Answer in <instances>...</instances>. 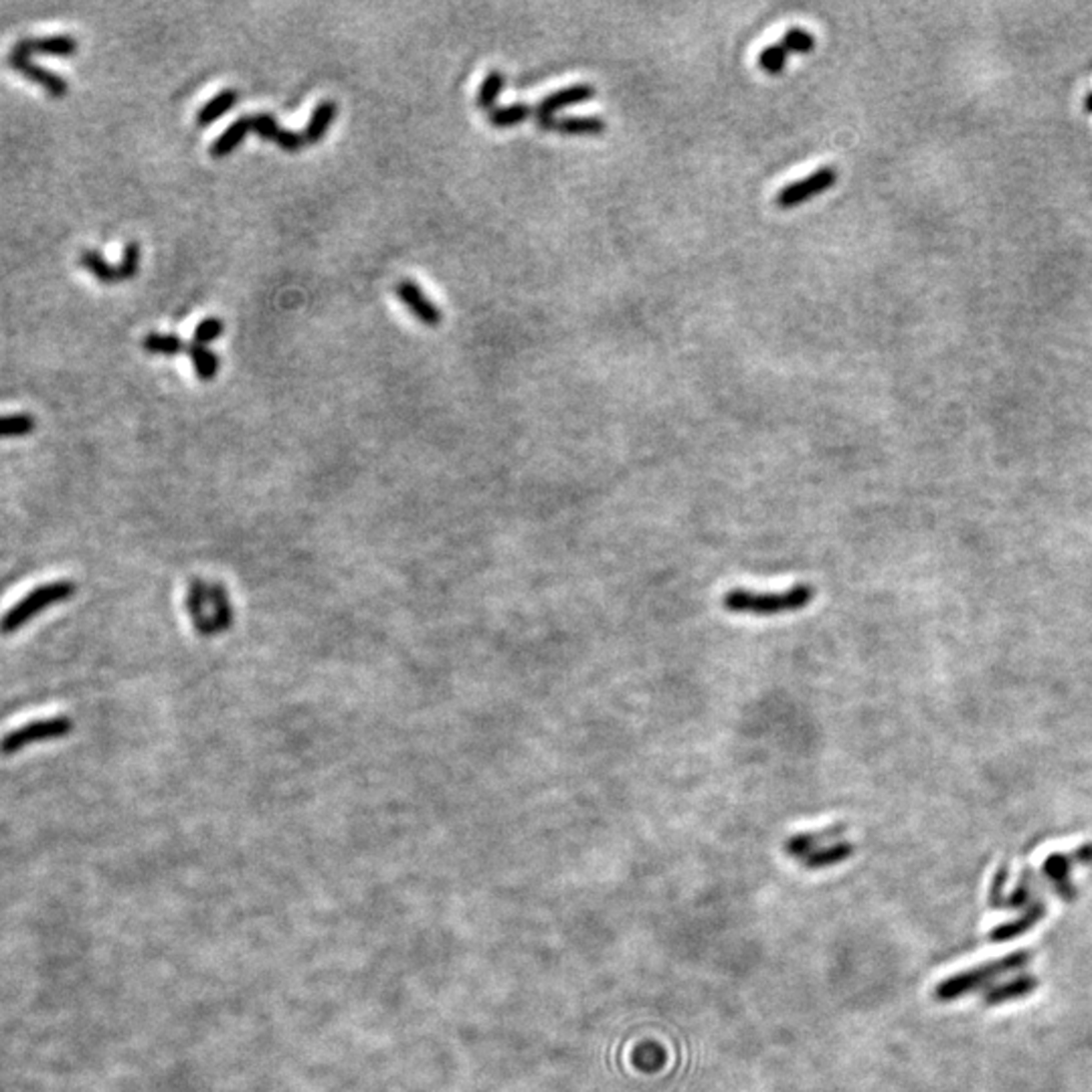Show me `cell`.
Returning <instances> with one entry per match:
<instances>
[{"mask_svg":"<svg viewBox=\"0 0 1092 1092\" xmlns=\"http://www.w3.org/2000/svg\"><path fill=\"white\" fill-rule=\"evenodd\" d=\"M336 114H339V106H336L332 100L320 102V104L314 108V112H312V116H310V120H308V124H306V130L302 132L304 138H306V144H316V142H320V140L326 136L330 124L336 120Z\"/></svg>","mask_w":1092,"mask_h":1092,"instance_id":"obj_16","label":"cell"},{"mask_svg":"<svg viewBox=\"0 0 1092 1092\" xmlns=\"http://www.w3.org/2000/svg\"><path fill=\"white\" fill-rule=\"evenodd\" d=\"M837 181V171L833 166H821L817 168L815 173H811L809 177L801 179V181H795L787 187H783L777 197H775V203L777 207L781 209H793L797 205H803L807 203L809 199L825 193L827 189H831Z\"/></svg>","mask_w":1092,"mask_h":1092,"instance_id":"obj_6","label":"cell"},{"mask_svg":"<svg viewBox=\"0 0 1092 1092\" xmlns=\"http://www.w3.org/2000/svg\"><path fill=\"white\" fill-rule=\"evenodd\" d=\"M1092 862V844H1086L1082 848H1078L1076 852L1072 854H1052L1044 866H1042V872L1044 876L1048 878V882L1052 884L1054 892L1064 898V900H1074L1076 896V888L1072 884V878H1070V872L1074 866L1078 864H1090Z\"/></svg>","mask_w":1092,"mask_h":1092,"instance_id":"obj_5","label":"cell"},{"mask_svg":"<svg viewBox=\"0 0 1092 1092\" xmlns=\"http://www.w3.org/2000/svg\"><path fill=\"white\" fill-rule=\"evenodd\" d=\"M815 597V589L809 582H797L787 591L779 593H759L748 589H730L722 605L728 613L734 615H752V617H777L785 613H795L805 609Z\"/></svg>","mask_w":1092,"mask_h":1092,"instance_id":"obj_1","label":"cell"},{"mask_svg":"<svg viewBox=\"0 0 1092 1092\" xmlns=\"http://www.w3.org/2000/svg\"><path fill=\"white\" fill-rule=\"evenodd\" d=\"M251 132V124H249V118H239L235 120L213 144H211V156L213 158H223V156H229L231 152H235V148L245 140V136Z\"/></svg>","mask_w":1092,"mask_h":1092,"instance_id":"obj_17","label":"cell"},{"mask_svg":"<svg viewBox=\"0 0 1092 1092\" xmlns=\"http://www.w3.org/2000/svg\"><path fill=\"white\" fill-rule=\"evenodd\" d=\"M781 45L789 51V53H811L813 47H815V39L809 31L801 29V27H791L783 39H781Z\"/></svg>","mask_w":1092,"mask_h":1092,"instance_id":"obj_28","label":"cell"},{"mask_svg":"<svg viewBox=\"0 0 1092 1092\" xmlns=\"http://www.w3.org/2000/svg\"><path fill=\"white\" fill-rule=\"evenodd\" d=\"M249 124H251V132H256L260 138L264 140H272L276 142L282 128L278 124V120L272 116V114H256L249 118Z\"/></svg>","mask_w":1092,"mask_h":1092,"instance_id":"obj_30","label":"cell"},{"mask_svg":"<svg viewBox=\"0 0 1092 1092\" xmlns=\"http://www.w3.org/2000/svg\"><path fill=\"white\" fill-rule=\"evenodd\" d=\"M276 144H278L282 150H286V152H300V150L304 148V144H306V138H304V134H300V132L282 128V132H280Z\"/></svg>","mask_w":1092,"mask_h":1092,"instance_id":"obj_31","label":"cell"},{"mask_svg":"<svg viewBox=\"0 0 1092 1092\" xmlns=\"http://www.w3.org/2000/svg\"><path fill=\"white\" fill-rule=\"evenodd\" d=\"M7 63H9L11 69H15V71H19L21 75H25L27 79L39 83L41 88H45V90H47L51 96H55V98L65 96L67 90H69V83H67V79H65L63 75H59V73H55V71H51V69H45V67H41V65H37V63H35L29 55H25V53H19V51L11 49V53L7 55Z\"/></svg>","mask_w":1092,"mask_h":1092,"instance_id":"obj_7","label":"cell"},{"mask_svg":"<svg viewBox=\"0 0 1092 1092\" xmlns=\"http://www.w3.org/2000/svg\"><path fill=\"white\" fill-rule=\"evenodd\" d=\"M142 347L144 351L152 355H166V357H175L185 351V343L179 334H158V332L148 334Z\"/></svg>","mask_w":1092,"mask_h":1092,"instance_id":"obj_23","label":"cell"},{"mask_svg":"<svg viewBox=\"0 0 1092 1092\" xmlns=\"http://www.w3.org/2000/svg\"><path fill=\"white\" fill-rule=\"evenodd\" d=\"M77 39L69 33H55V35H43V37H23L15 43V51L19 53H25V55H33V53H43V55H59V57H69V55H75L77 53Z\"/></svg>","mask_w":1092,"mask_h":1092,"instance_id":"obj_11","label":"cell"},{"mask_svg":"<svg viewBox=\"0 0 1092 1092\" xmlns=\"http://www.w3.org/2000/svg\"><path fill=\"white\" fill-rule=\"evenodd\" d=\"M73 724L67 716H53L27 722L0 738V754H15L33 742L63 738L71 732Z\"/></svg>","mask_w":1092,"mask_h":1092,"instance_id":"obj_4","label":"cell"},{"mask_svg":"<svg viewBox=\"0 0 1092 1092\" xmlns=\"http://www.w3.org/2000/svg\"><path fill=\"white\" fill-rule=\"evenodd\" d=\"M593 96H595L593 86H589V83H576V86H570V88L558 90L554 94H548L539 104V108H535V116L537 118L554 116V112H558L562 108H568V106H574V104H582L586 100H591Z\"/></svg>","mask_w":1092,"mask_h":1092,"instance_id":"obj_14","label":"cell"},{"mask_svg":"<svg viewBox=\"0 0 1092 1092\" xmlns=\"http://www.w3.org/2000/svg\"><path fill=\"white\" fill-rule=\"evenodd\" d=\"M189 357H191V363L195 367V373L201 381H213L221 369V361L219 357L209 351L207 347H199V345H191L189 349Z\"/></svg>","mask_w":1092,"mask_h":1092,"instance_id":"obj_21","label":"cell"},{"mask_svg":"<svg viewBox=\"0 0 1092 1092\" xmlns=\"http://www.w3.org/2000/svg\"><path fill=\"white\" fill-rule=\"evenodd\" d=\"M1032 959H1034L1032 951H1014L1001 959L983 963L979 967H973L969 971H961L957 975L943 979L935 987L933 995L937 1001L949 1003L977 991H987L989 987H993V981H997L999 977L1026 969L1032 963Z\"/></svg>","mask_w":1092,"mask_h":1092,"instance_id":"obj_2","label":"cell"},{"mask_svg":"<svg viewBox=\"0 0 1092 1092\" xmlns=\"http://www.w3.org/2000/svg\"><path fill=\"white\" fill-rule=\"evenodd\" d=\"M395 294L399 296V300L407 306V310L422 322L424 326H430V328H438L444 320V314L442 310L436 306V302H432L424 288L411 282V280H403L397 284L395 288Z\"/></svg>","mask_w":1092,"mask_h":1092,"instance_id":"obj_8","label":"cell"},{"mask_svg":"<svg viewBox=\"0 0 1092 1092\" xmlns=\"http://www.w3.org/2000/svg\"><path fill=\"white\" fill-rule=\"evenodd\" d=\"M35 417L29 413L0 415V440L3 438H21L35 432Z\"/></svg>","mask_w":1092,"mask_h":1092,"instance_id":"obj_24","label":"cell"},{"mask_svg":"<svg viewBox=\"0 0 1092 1092\" xmlns=\"http://www.w3.org/2000/svg\"><path fill=\"white\" fill-rule=\"evenodd\" d=\"M787 57H789V51L781 43L769 45L759 53V67L769 75H779L785 71Z\"/></svg>","mask_w":1092,"mask_h":1092,"instance_id":"obj_26","label":"cell"},{"mask_svg":"<svg viewBox=\"0 0 1092 1092\" xmlns=\"http://www.w3.org/2000/svg\"><path fill=\"white\" fill-rule=\"evenodd\" d=\"M1084 110H1086L1088 114H1092V92L1084 98Z\"/></svg>","mask_w":1092,"mask_h":1092,"instance_id":"obj_32","label":"cell"},{"mask_svg":"<svg viewBox=\"0 0 1092 1092\" xmlns=\"http://www.w3.org/2000/svg\"><path fill=\"white\" fill-rule=\"evenodd\" d=\"M1034 884H1032V878L1028 874L1022 876V880L1018 882V886L1012 890V894H1007L1001 902V910H1026L1032 902H1034Z\"/></svg>","mask_w":1092,"mask_h":1092,"instance_id":"obj_25","label":"cell"},{"mask_svg":"<svg viewBox=\"0 0 1092 1092\" xmlns=\"http://www.w3.org/2000/svg\"><path fill=\"white\" fill-rule=\"evenodd\" d=\"M75 584L67 578L51 580L47 584L37 586L31 593H27L21 601H17L3 617H0V633L11 635L19 631L23 625H27L33 617L43 613L45 609L65 603L71 595H75Z\"/></svg>","mask_w":1092,"mask_h":1092,"instance_id":"obj_3","label":"cell"},{"mask_svg":"<svg viewBox=\"0 0 1092 1092\" xmlns=\"http://www.w3.org/2000/svg\"><path fill=\"white\" fill-rule=\"evenodd\" d=\"M140 260H142V247H140V243H138V241L126 243L124 254H122V262H120V266H118L120 282L132 280V278L138 276V272H140Z\"/></svg>","mask_w":1092,"mask_h":1092,"instance_id":"obj_27","label":"cell"},{"mask_svg":"<svg viewBox=\"0 0 1092 1092\" xmlns=\"http://www.w3.org/2000/svg\"><path fill=\"white\" fill-rule=\"evenodd\" d=\"M846 823H835V825H829L825 829H819V831H807V833H797L793 837L787 839L785 844V852L795 858V860H801L805 858L807 854L815 852L817 848L821 846H827V844H833V842H839V839L844 837L846 833Z\"/></svg>","mask_w":1092,"mask_h":1092,"instance_id":"obj_9","label":"cell"},{"mask_svg":"<svg viewBox=\"0 0 1092 1092\" xmlns=\"http://www.w3.org/2000/svg\"><path fill=\"white\" fill-rule=\"evenodd\" d=\"M79 264L81 268H86L98 282L102 284H116L120 282V276H118V268H114L112 264H108L104 260V256L100 254V251L96 249H83L81 256H79Z\"/></svg>","mask_w":1092,"mask_h":1092,"instance_id":"obj_18","label":"cell"},{"mask_svg":"<svg viewBox=\"0 0 1092 1092\" xmlns=\"http://www.w3.org/2000/svg\"><path fill=\"white\" fill-rule=\"evenodd\" d=\"M239 102V94L235 90H223L219 92L213 100H209L197 114V124L199 126H209L213 122H217L219 118H223L235 104Z\"/></svg>","mask_w":1092,"mask_h":1092,"instance_id":"obj_19","label":"cell"},{"mask_svg":"<svg viewBox=\"0 0 1092 1092\" xmlns=\"http://www.w3.org/2000/svg\"><path fill=\"white\" fill-rule=\"evenodd\" d=\"M504 83H507V77H504L502 71H490L486 75V79L482 81L480 86V92H478V98H476V104L478 108L486 110V112H492L496 110V102L504 90Z\"/></svg>","mask_w":1092,"mask_h":1092,"instance_id":"obj_22","label":"cell"},{"mask_svg":"<svg viewBox=\"0 0 1092 1092\" xmlns=\"http://www.w3.org/2000/svg\"><path fill=\"white\" fill-rule=\"evenodd\" d=\"M223 332H225V322L221 318H205L195 328V345L207 347L213 341H217Z\"/></svg>","mask_w":1092,"mask_h":1092,"instance_id":"obj_29","label":"cell"},{"mask_svg":"<svg viewBox=\"0 0 1092 1092\" xmlns=\"http://www.w3.org/2000/svg\"><path fill=\"white\" fill-rule=\"evenodd\" d=\"M1046 916V902L1036 898L1024 912L1020 918L1012 920V922H1005V925H999L995 927L991 933H989V941L991 943H1007V941H1014L1022 935H1026L1028 931H1032L1038 922Z\"/></svg>","mask_w":1092,"mask_h":1092,"instance_id":"obj_12","label":"cell"},{"mask_svg":"<svg viewBox=\"0 0 1092 1092\" xmlns=\"http://www.w3.org/2000/svg\"><path fill=\"white\" fill-rule=\"evenodd\" d=\"M854 852H856L854 844L844 842V839H839V842H833V844H827V846L817 848L815 852L807 854V856L801 858L799 862H801L807 870H821V868H831V866H837V864L846 862Z\"/></svg>","mask_w":1092,"mask_h":1092,"instance_id":"obj_15","label":"cell"},{"mask_svg":"<svg viewBox=\"0 0 1092 1092\" xmlns=\"http://www.w3.org/2000/svg\"><path fill=\"white\" fill-rule=\"evenodd\" d=\"M539 126L545 130V132H558V134H566V136H599L605 132V122L601 118H595V116H589V118H554V116H546V118H537Z\"/></svg>","mask_w":1092,"mask_h":1092,"instance_id":"obj_13","label":"cell"},{"mask_svg":"<svg viewBox=\"0 0 1092 1092\" xmlns=\"http://www.w3.org/2000/svg\"><path fill=\"white\" fill-rule=\"evenodd\" d=\"M1036 989H1038V977H1034L1030 973H1020V975L1012 977L1010 981L989 987L987 991H983L981 999H983L985 1007H995V1005H1003V1003H1010V1001L1026 999Z\"/></svg>","mask_w":1092,"mask_h":1092,"instance_id":"obj_10","label":"cell"},{"mask_svg":"<svg viewBox=\"0 0 1092 1092\" xmlns=\"http://www.w3.org/2000/svg\"><path fill=\"white\" fill-rule=\"evenodd\" d=\"M531 116H535V108L527 104H513L488 112V122L494 128H511L527 122Z\"/></svg>","mask_w":1092,"mask_h":1092,"instance_id":"obj_20","label":"cell"}]
</instances>
